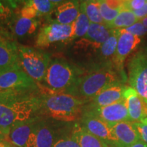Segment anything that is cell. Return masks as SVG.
Here are the masks:
<instances>
[{"mask_svg": "<svg viewBox=\"0 0 147 147\" xmlns=\"http://www.w3.org/2000/svg\"><path fill=\"white\" fill-rule=\"evenodd\" d=\"M41 97L32 92L3 91L0 93V128L5 136L16 125L39 117Z\"/></svg>", "mask_w": 147, "mask_h": 147, "instance_id": "6da1fadb", "label": "cell"}, {"mask_svg": "<svg viewBox=\"0 0 147 147\" xmlns=\"http://www.w3.org/2000/svg\"><path fill=\"white\" fill-rule=\"evenodd\" d=\"M126 76L113 64H96L86 74H82L67 91L82 100L90 102L104 89L118 84H125Z\"/></svg>", "mask_w": 147, "mask_h": 147, "instance_id": "7a4b0ae2", "label": "cell"}, {"mask_svg": "<svg viewBox=\"0 0 147 147\" xmlns=\"http://www.w3.org/2000/svg\"><path fill=\"white\" fill-rule=\"evenodd\" d=\"M40 113L64 122H71L81 118L87 101L65 93H53L41 96Z\"/></svg>", "mask_w": 147, "mask_h": 147, "instance_id": "3957f363", "label": "cell"}, {"mask_svg": "<svg viewBox=\"0 0 147 147\" xmlns=\"http://www.w3.org/2000/svg\"><path fill=\"white\" fill-rule=\"evenodd\" d=\"M83 73L81 69L66 61L55 59L51 61L42 83L55 93H67Z\"/></svg>", "mask_w": 147, "mask_h": 147, "instance_id": "277c9868", "label": "cell"}, {"mask_svg": "<svg viewBox=\"0 0 147 147\" xmlns=\"http://www.w3.org/2000/svg\"><path fill=\"white\" fill-rule=\"evenodd\" d=\"M19 63L25 72L36 83H42L51 62L49 55L40 49L18 45Z\"/></svg>", "mask_w": 147, "mask_h": 147, "instance_id": "5b68a950", "label": "cell"}, {"mask_svg": "<svg viewBox=\"0 0 147 147\" xmlns=\"http://www.w3.org/2000/svg\"><path fill=\"white\" fill-rule=\"evenodd\" d=\"M37 83L22 69L21 65L0 70V89L3 91L32 92Z\"/></svg>", "mask_w": 147, "mask_h": 147, "instance_id": "8992f818", "label": "cell"}, {"mask_svg": "<svg viewBox=\"0 0 147 147\" xmlns=\"http://www.w3.org/2000/svg\"><path fill=\"white\" fill-rule=\"evenodd\" d=\"M128 81L147 104V57L141 51L129 61Z\"/></svg>", "mask_w": 147, "mask_h": 147, "instance_id": "52a82bcc", "label": "cell"}, {"mask_svg": "<svg viewBox=\"0 0 147 147\" xmlns=\"http://www.w3.org/2000/svg\"><path fill=\"white\" fill-rule=\"evenodd\" d=\"M73 34L72 25H63L51 20L50 23L42 26L37 35V47H48L55 43L70 42Z\"/></svg>", "mask_w": 147, "mask_h": 147, "instance_id": "ba28073f", "label": "cell"}, {"mask_svg": "<svg viewBox=\"0 0 147 147\" xmlns=\"http://www.w3.org/2000/svg\"><path fill=\"white\" fill-rule=\"evenodd\" d=\"M80 125L83 129L102 140L108 146L115 145L118 146L112 127L94 113L84 108V106L80 118Z\"/></svg>", "mask_w": 147, "mask_h": 147, "instance_id": "9c48e42d", "label": "cell"}, {"mask_svg": "<svg viewBox=\"0 0 147 147\" xmlns=\"http://www.w3.org/2000/svg\"><path fill=\"white\" fill-rule=\"evenodd\" d=\"M84 108L105 121L110 127L118 123L129 121L127 106L125 97L118 102L104 107H93L88 105L84 106Z\"/></svg>", "mask_w": 147, "mask_h": 147, "instance_id": "30bf717a", "label": "cell"}, {"mask_svg": "<svg viewBox=\"0 0 147 147\" xmlns=\"http://www.w3.org/2000/svg\"><path fill=\"white\" fill-rule=\"evenodd\" d=\"M119 31L120 34L113 59V64L117 70L121 73H124V61L140 44L141 38L126 32L123 29H119Z\"/></svg>", "mask_w": 147, "mask_h": 147, "instance_id": "8fae6325", "label": "cell"}, {"mask_svg": "<svg viewBox=\"0 0 147 147\" xmlns=\"http://www.w3.org/2000/svg\"><path fill=\"white\" fill-rule=\"evenodd\" d=\"M56 141L54 129L47 121L40 118L36 121L26 147H52Z\"/></svg>", "mask_w": 147, "mask_h": 147, "instance_id": "7c38bea8", "label": "cell"}, {"mask_svg": "<svg viewBox=\"0 0 147 147\" xmlns=\"http://www.w3.org/2000/svg\"><path fill=\"white\" fill-rule=\"evenodd\" d=\"M124 97L127 106L129 118L131 122H139L147 117V104L135 89L127 87Z\"/></svg>", "mask_w": 147, "mask_h": 147, "instance_id": "4fadbf2b", "label": "cell"}, {"mask_svg": "<svg viewBox=\"0 0 147 147\" xmlns=\"http://www.w3.org/2000/svg\"><path fill=\"white\" fill-rule=\"evenodd\" d=\"M111 30L112 29L105 24L91 23L87 33L78 41V43L81 47H91L95 50H98L110 36Z\"/></svg>", "mask_w": 147, "mask_h": 147, "instance_id": "5bb4252c", "label": "cell"}, {"mask_svg": "<svg viewBox=\"0 0 147 147\" xmlns=\"http://www.w3.org/2000/svg\"><path fill=\"white\" fill-rule=\"evenodd\" d=\"M112 131L119 147H129L140 140L133 122L129 121L118 123L112 127Z\"/></svg>", "mask_w": 147, "mask_h": 147, "instance_id": "9a60e30c", "label": "cell"}, {"mask_svg": "<svg viewBox=\"0 0 147 147\" xmlns=\"http://www.w3.org/2000/svg\"><path fill=\"white\" fill-rule=\"evenodd\" d=\"M125 84H118L104 89L90 101L89 106L93 107H104L118 102L124 99L127 89Z\"/></svg>", "mask_w": 147, "mask_h": 147, "instance_id": "2e32d148", "label": "cell"}, {"mask_svg": "<svg viewBox=\"0 0 147 147\" xmlns=\"http://www.w3.org/2000/svg\"><path fill=\"white\" fill-rule=\"evenodd\" d=\"M80 6L78 0H65L55 7L53 21L63 25H72L80 13Z\"/></svg>", "mask_w": 147, "mask_h": 147, "instance_id": "e0dca14e", "label": "cell"}, {"mask_svg": "<svg viewBox=\"0 0 147 147\" xmlns=\"http://www.w3.org/2000/svg\"><path fill=\"white\" fill-rule=\"evenodd\" d=\"M40 117L22 123L14 126L5 136V140L16 147H26L27 141L34 130L36 121Z\"/></svg>", "mask_w": 147, "mask_h": 147, "instance_id": "ac0fdd59", "label": "cell"}, {"mask_svg": "<svg viewBox=\"0 0 147 147\" xmlns=\"http://www.w3.org/2000/svg\"><path fill=\"white\" fill-rule=\"evenodd\" d=\"M20 65L18 47L13 42L0 40V70Z\"/></svg>", "mask_w": 147, "mask_h": 147, "instance_id": "d6986e66", "label": "cell"}, {"mask_svg": "<svg viewBox=\"0 0 147 147\" xmlns=\"http://www.w3.org/2000/svg\"><path fill=\"white\" fill-rule=\"evenodd\" d=\"M40 24V21L37 18L30 19L18 15L14 16L9 26L14 36L18 38H23L36 32Z\"/></svg>", "mask_w": 147, "mask_h": 147, "instance_id": "ffe728a7", "label": "cell"}, {"mask_svg": "<svg viewBox=\"0 0 147 147\" xmlns=\"http://www.w3.org/2000/svg\"><path fill=\"white\" fill-rule=\"evenodd\" d=\"M119 34H120L119 29H112L110 36L98 49V57L100 58V62L97 64L114 65L113 59L117 50Z\"/></svg>", "mask_w": 147, "mask_h": 147, "instance_id": "44dd1931", "label": "cell"}, {"mask_svg": "<svg viewBox=\"0 0 147 147\" xmlns=\"http://www.w3.org/2000/svg\"><path fill=\"white\" fill-rule=\"evenodd\" d=\"M71 137L80 147H109L104 141L85 131L80 126L74 129Z\"/></svg>", "mask_w": 147, "mask_h": 147, "instance_id": "7402d4cb", "label": "cell"}, {"mask_svg": "<svg viewBox=\"0 0 147 147\" xmlns=\"http://www.w3.org/2000/svg\"><path fill=\"white\" fill-rule=\"evenodd\" d=\"M138 21H139L138 19L134 14L133 11L129 9L122 8L115 20L107 26L110 29H125L133 25Z\"/></svg>", "mask_w": 147, "mask_h": 147, "instance_id": "603a6c76", "label": "cell"}, {"mask_svg": "<svg viewBox=\"0 0 147 147\" xmlns=\"http://www.w3.org/2000/svg\"><path fill=\"white\" fill-rule=\"evenodd\" d=\"M91 22L88 18L87 14L80 8V13H79L76 20L72 24L73 34L70 42L78 38H83L87 33Z\"/></svg>", "mask_w": 147, "mask_h": 147, "instance_id": "cb8c5ba5", "label": "cell"}, {"mask_svg": "<svg viewBox=\"0 0 147 147\" xmlns=\"http://www.w3.org/2000/svg\"><path fill=\"white\" fill-rule=\"evenodd\" d=\"M80 8L84 10L91 23L105 24L101 15L100 4L97 0L91 2L81 3Z\"/></svg>", "mask_w": 147, "mask_h": 147, "instance_id": "d4e9b609", "label": "cell"}, {"mask_svg": "<svg viewBox=\"0 0 147 147\" xmlns=\"http://www.w3.org/2000/svg\"><path fill=\"white\" fill-rule=\"evenodd\" d=\"M24 3L32 7L38 13L39 17L49 16L56 7L49 0H26Z\"/></svg>", "mask_w": 147, "mask_h": 147, "instance_id": "484cf974", "label": "cell"}, {"mask_svg": "<svg viewBox=\"0 0 147 147\" xmlns=\"http://www.w3.org/2000/svg\"><path fill=\"white\" fill-rule=\"evenodd\" d=\"M100 4L101 15L106 25L111 23L118 15L121 9H113L108 5L104 0H97Z\"/></svg>", "mask_w": 147, "mask_h": 147, "instance_id": "4316f807", "label": "cell"}, {"mask_svg": "<svg viewBox=\"0 0 147 147\" xmlns=\"http://www.w3.org/2000/svg\"><path fill=\"white\" fill-rule=\"evenodd\" d=\"M14 16L12 8L0 1V26L10 24Z\"/></svg>", "mask_w": 147, "mask_h": 147, "instance_id": "83f0119b", "label": "cell"}, {"mask_svg": "<svg viewBox=\"0 0 147 147\" xmlns=\"http://www.w3.org/2000/svg\"><path fill=\"white\" fill-rule=\"evenodd\" d=\"M123 29L134 36L138 37L144 36L147 34V27H145L141 21H138L131 26Z\"/></svg>", "mask_w": 147, "mask_h": 147, "instance_id": "f1b7e54d", "label": "cell"}, {"mask_svg": "<svg viewBox=\"0 0 147 147\" xmlns=\"http://www.w3.org/2000/svg\"><path fill=\"white\" fill-rule=\"evenodd\" d=\"M141 140L147 144V117L139 122H133Z\"/></svg>", "mask_w": 147, "mask_h": 147, "instance_id": "f546056e", "label": "cell"}, {"mask_svg": "<svg viewBox=\"0 0 147 147\" xmlns=\"http://www.w3.org/2000/svg\"><path fill=\"white\" fill-rule=\"evenodd\" d=\"M52 147H80V144L72 137L57 140Z\"/></svg>", "mask_w": 147, "mask_h": 147, "instance_id": "4dcf8cb0", "label": "cell"}, {"mask_svg": "<svg viewBox=\"0 0 147 147\" xmlns=\"http://www.w3.org/2000/svg\"><path fill=\"white\" fill-rule=\"evenodd\" d=\"M146 3L147 0H124V5L123 8L134 11L142 8Z\"/></svg>", "mask_w": 147, "mask_h": 147, "instance_id": "1f68e13d", "label": "cell"}, {"mask_svg": "<svg viewBox=\"0 0 147 147\" xmlns=\"http://www.w3.org/2000/svg\"><path fill=\"white\" fill-rule=\"evenodd\" d=\"M134 14L136 16L138 21L143 19V18L147 16V3L145 4L142 8L138 9L133 11Z\"/></svg>", "mask_w": 147, "mask_h": 147, "instance_id": "d6a6232c", "label": "cell"}, {"mask_svg": "<svg viewBox=\"0 0 147 147\" xmlns=\"http://www.w3.org/2000/svg\"><path fill=\"white\" fill-rule=\"evenodd\" d=\"M5 4L8 5L12 8H16L19 5L25 3L26 0H0Z\"/></svg>", "mask_w": 147, "mask_h": 147, "instance_id": "836d02e7", "label": "cell"}, {"mask_svg": "<svg viewBox=\"0 0 147 147\" xmlns=\"http://www.w3.org/2000/svg\"><path fill=\"white\" fill-rule=\"evenodd\" d=\"M129 147H147V144L144 142H143L141 140H140L138 142L131 144V146H129Z\"/></svg>", "mask_w": 147, "mask_h": 147, "instance_id": "e575fe53", "label": "cell"}, {"mask_svg": "<svg viewBox=\"0 0 147 147\" xmlns=\"http://www.w3.org/2000/svg\"><path fill=\"white\" fill-rule=\"evenodd\" d=\"M0 147H16L5 140H0Z\"/></svg>", "mask_w": 147, "mask_h": 147, "instance_id": "d590c367", "label": "cell"}, {"mask_svg": "<svg viewBox=\"0 0 147 147\" xmlns=\"http://www.w3.org/2000/svg\"><path fill=\"white\" fill-rule=\"evenodd\" d=\"M8 34L4 32L3 33L2 31H0V40H5V38H8Z\"/></svg>", "mask_w": 147, "mask_h": 147, "instance_id": "8d00e7d4", "label": "cell"}, {"mask_svg": "<svg viewBox=\"0 0 147 147\" xmlns=\"http://www.w3.org/2000/svg\"><path fill=\"white\" fill-rule=\"evenodd\" d=\"M140 51H141L142 54L145 55V56H146L147 57V45H145L144 47H143L142 48V49H141V50Z\"/></svg>", "mask_w": 147, "mask_h": 147, "instance_id": "74e56055", "label": "cell"}, {"mask_svg": "<svg viewBox=\"0 0 147 147\" xmlns=\"http://www.w3.org/2000/svg\"><path fill=\"white\" fill-rule=\"evenodd\" d=\"M49 1H50L51 2H52L53 4L57 5L59 4L60 3L63 2V1H65V0H49Z\"/></svg>", "mask_w": 147, "mask_h": 147, "instance_id": "f35d334b", "label": "cell"}, {"mask_svg": "<svg viewBox=\"0 0 147 147\" xmlns=\"http://www.w3.org/2000/svg\"><path fill=\"white\" fill-rule=\"evenodd\" d=\"M140 21L142 22V23L144 24V26L146 27H147V16H146V17H145V18H143V19L140 20Z\"/></svg>", "mask_w": 147, "mask_h": 147, "instance_id": "ab89813d", "label": "cell"}, {"mask_svg": "<svg viewBox=\"0 0 147 147\" xmlns=\"http://www.w3.org/2000/svg\"><path fill=\"white\" fill-rule=\"evenodd\" d=\"M0 136H1L5 138V134L4 133V131H3L2 129H1V128H0Z\"/></svg>", "mask_w": 147, "mask_h": 147, "instance_id": "60d3db41", "label": "cell"}, {"mask_svg": "<svg viewBox=\"0 0 147 147\" xmlns=\"http://www.w3.org/2000/svg\"><path fill=\"white\" fill-rule=\"evenodd\" d=\"M96 1V0H80L81 3H87V2H91V1Z\"/></svg>", "mask_w": 147, "mask_h": 147, "instance_id": "b9f144b4", "label": "cell"}, {"mask_svg": "<svg viewBox=\"0 0 147 147\" xmlns=\"http://www.w3.org/2000/svg\"><path fill=\"white\" fill-rule=\"evenodd\" d=\"M5 140V138L1 136H0V140Z\"/></svg>", "mask_w": 147, "mask_h": 147, "instance_id": "7bdbcfd3", "label": "cell"}, {"mask_svg": "<svg viewBox=\"0 0 147 147\" xmlns=\"http://www.w3.org/2000/svg\"><path fill=\"white\" fill-rule=\"evenodd\" d=\"M109 147H119V146H115V145H113V146H109Z\"/></svg>", "mask_w": 147, "mask_h": 147, "instance_id": "ee69618b", "label": "cell"}, {"mask_svg": "<svg viewBox=\"0 0 147 147\" xmlns=\"http://www.w3.org/2000/svg\"><path fill=\"white\" fill-rule=\"evenodd\" d=\"M2 91H3V90H1V89H0V93H1V92Z\"/></svg>", "mask_w": 147, "mask_h": 147, "instance_id": "f6af8a7d", "label": "cell"}]
</instances>
